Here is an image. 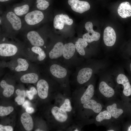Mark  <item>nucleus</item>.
Listing matches in <instances>:
<instances>
[{
	"instance_id": "nucleus-1",
	"label": "nucleus",
	"mask_w": 131,
	"mask_h": 131,
	"mask_svg": "<svg viewBox=\"0 0 131 131\" xmlns=\"http://www.w3.org/2000/svg\"><path fill=\"white\" fill-rule=\"evenodd\" d=\"M47 117L52 127L59 131H66L74 122V116L56 105L49 107Z\"/></svg>"
},
{
	"instance_id": "nucleus-2",
	"label": "nucleus",
	"mask_w": 131,
	"mask_h": 131,
	"mask_svg": "<svg viewBox=\"0 0 131 131\" xmlns=\"http://www.w3.org/2000/svg\"><path fill=\"white\" fill-rule=\"evenodd\" d=\"M94 91L93 85L90 84L84 91L78 89L72 93L71 100L74 112V115L84 104L92 98Z\"/></svg>"
},
{
	"instance_id": "nucleus-3",
	"label": "nucleus",
	"mask_w": 131,
	"mask_h": 131,
	"mask_svg": "<svg viewBox=\"0 0 131 131\" xmlns=\"http://www.w3.org/2000/svg\"><path fill=\"white\" fill-rule=\"evenodd\" d=\"M55 105L74 117V112L72 104L71 97L60 92L55 98Z\"/></svg>"
},
{
	"instance_id": "nucleus-4",
	"label": "nucleus",
	"mask_w": 131,
	"mask_h": 131,
	"mask_svg": "<svg viewBox=\"0 0 131 131\" xmlns=\"http://www.w3.org/2000/svg\"><path fill=\"white\" fill-rule=\"evenodd\" d=\"M36 87L38 96L41 99H49V98L51 96L54 98L51 94L55 98L56 97L50 93L49 85L46 80L43 79L40 80L37 83Z\"/></svg>"
},
{
	"instance_id": "nucleus-5",
	"label": "nucleus",
	"mask_w": 131,
	"mask_h": 131,
	"mask_svg": "<svg viewBox=\"0 0 131 131\" xmlns=\"http://www.w3.org/2000/svg\"><path fill=\"white\" fill-rule=\"evenodd\" d=\"M85 28L88 32L83 35V39L89 43L99 40L100 36V34L93 30V24L91 22H88L86 23L85 25Z\"/></svg>"
},
{
	"instance_id": "nucleus-6",
	"label": "nucleus",
	"mask_w": 131,
	"mask_h": 131,
	"mask_svg": "<svg viewBox=\"0 0 131 131\" xmlns=\"http://www.w3.org/2000/svg\"><path fill=\"white\" fill-rule=\"evenodd\" d=\"M44 18V15L41 11L35 10L26 14L25 16V19L28 25H33L40 22Z\"/></svg>"
},
{
	"instance_id": "nucleus-7",
	"label": "nucleus",
	"mask_w": 131,
	"mask_h": 131,
	"mask_svg": "<svg viewBox=\"0 0 131 131\" xmlns=\"http://www.w3.org/2000/svg\"><path fill=\"white\" fill-rule=\"evenodd\" d=\"M68 3L71 6L73 10L80 14L89 10L90 8L89 4L86 1L79 0H68Z\"/></svg>"
},
{
	"instance_id": "nucleus-8",
	"label": "nucleus",
	"mask_w": 131,
	"mask_h": 131,
	"mask_svg": "<svg viewBox=\"0 0 131 131\" xmlns=\"http://www.w3.org/2000/svg\"><path fill=\"white\" fill-rule=\"evenodd\" d=\"M73 23V20L70 18L68 15L62 14L57 15L55 16L53 26L56 29L61 30L63 28L65 25H70Z\"/></svg>"
},
{
	"instance_id": "nucleus-9",
	"label": "nucleus",
	"mask_w": 131,
	"mask_h": 131,
	"mask_svg": "<svg viewBox=\"0 0 131 131\" xmlns=\"http://www.w3.org/2000/svg\"><path fill=\"white\" fill-rule=\"evenodd\" d=\"M116 35L114 30L112 27L108 26L104 32L103 40L104 43L107 46H111L115 43Z\"/></svg>"
},
{
	"instance_id": "nucleus-10",
	"label": "nucleus",
	"mask_w": 131,
	"mask_h": 131,
	"mask_svg": "<svg viewBox=\"0 0 131 131\" xmlns=\"http://www.w3.org/2000/svg\"><path fill=\"white\" fill-rule=\"evenodd\" d=\"M18 49L15 45L9 43H2L0 44V55L2 57L13 56L17 52Z\"/></svg>"
},
{
	"instance_id": "nucleus-11",
	"label": "nucleus",
	"mask_w": 131,
	"mask_h": 131,
	"mask_svg": "<svg viewBox=\"0 0 131 131\" xmlns=\"http://www.w3.org/2000/svg\"><path fill=\"white\" fill-rule=\"evenodd\" d=\"M92 73V69L89 68H85L80 70L76 77L77 83L82 85L87 82L90 78Z\"/></svg>"
},
{
	"instance_id": "nucleus-12",
	"label": "nucleus",
	"mask_w": 131,
	"mask_h": 131,
	"mask_svg": "<svg viewBox=\"0 0 131 131\" xmlns=\"http://www.w3.org/2000/svg\"><path fill=\"white\" fill-rule=\"evenodd\" d=\"M116 81L118 83L123 86L124 95L127 97L131 95V86L127 77L124 74H120L117 76Z\"/></svg>"
},
{
	"instance_id": "nucleus-13",
	"label": "nucleus",
	"mask_w": 131,
	"mask_h": 131,
	"mask_svg": "<svg viewBox=\"0 0 131 131\" xmlns=\"http://www.w3.org/2000/svg\"><path fill=\"white\" fill-rule=\"evenodd\" d=\"M27 37L31 44L34 46L41 47L44 44L43 40L36 31H32L29 32L27 34Z\"/></svg>"
},
{
	"instance_id": "nucleus-14",
	"label": "nucleus",
	"mask_w": 131,
	"mask_h": 131,
	"mask_svg": "<svg viewBox=\"0 0 131 131\" xmlns=\"http://www.w3.org/2000/svg\"><path fill=\"white\" fill-rule=\"evenodd\" d=\"M50 70L53 76L59 79H62L65 78L67 73L66 68L56 64L53 65L51 66Z\"/></svg>"
},
{
	"instance_id": "nucleus-15",
	"label": "nucleus",
	"mask_w": 131,
	"mask_h": 131,
	"mask_svg": "<svg viewBox=\"0 0 131 131\" xmlns=\"http://www.w3.org/2000/svg\"><path fill=\"white\" fill-rule=\"evenodd\" d=\"M117 12L119 15L123 18L131 16V5L127 1L121 3L119 6Z\"/></svg>"
},
{
	"instance_id": "nucleus-16",
	"label": "nucleus",
	"mask_w": 131,
	"mask_h": 131,
	"mask_svg": "<svg viewBox=\"0 0 131 131\" xmlns=\"http://www.w3.org/2000/svg\"><path fill=\"white\" fill-rule=\"evenodd\" d=\"M6 17L14 30H18L21 29L22 26L21 20L15 13L11 11L8 12L6 15Z\"/></svg>"
},
{
	"instance_id": "nucleus-17",
	"label": "nucleus",
	"mask_w": 131,
	"mask_h": 131,
	"mask_svg": "<svg viewBox=\"0 0 131 131\" xmlns=\"http://www.w3.org/2000/svg\"><path fill=\"white\" fill-rule=\"evenodd\" d=\"M20 120L24 129L26 131H32L33 127V123L31 116L28 113H23L21 116Z\"/></svg>"
},
{
	"instance_id": "nucleus-18",
	"label": "nucleus",
	"mask_w": 131,
	"mask_h": 131,
	"mask_svg": "<svg viewBox=\"0 0 131 131\" xmlns=\"http://www.w3.org/2000/svg\"><path fill=\"white\" fill-rule=\"evenodd\" d=\"M99 90L100 92L103 96L107 98L112 97L115 93L114 89L103 81L100 83L99 86Z\"/></svg>"
},
{
	"instance_id": "nucleus-19",
	"label": "nucleus",
	"mask_w": 131,
	"mask_h": 131,
	"mask_svg": "<svg viewBox=\"0 0 131 131\" xmlns=\"http://www.w3.org/2000/svg\"><path fill=\"white\" fill-rule=\"evenodd\" d=\"M81 108L91 109L95 113H98L102 109L101 105L92 98L84 104L80 108Z\"/></svg>"
},
{
	"instance_id": "nucleus-20",
	"label": "nucleus",
	"mask_w": 131,
	"mask_h": 131,
	"mask_svg": "<svg viewBox=\"0 0 131 131\" xmlns=\"http://www.w3.org/2000/svg\"><path fill=\"white\" fill-rule=\"evenodd\" d=\"M64 45L61 42L57 43L49 53V56L51 59H55L63 55V49Z\"/></svg>"
},
{
	"instance_id": "nucleus-21",
	"label": "nucleus",
	"mask_w": 131,
	"mask_h": 131,
	"mask_svg": "<svg viewBox=\"0 0 131 131\" xmlns=\"http://www.w3.org/2000/svg\"><path fill=\"white\" fill-rule=\"evenodd\" d=\"M75 45L72 43L70 42L64 45L63 55L66 59H69L74 55L75 50Z\"/></svg>"
},
{
	"instance_id": "nucleus-22",
	"label": "nucleus",
	"mask_w": 131,
	"mask_h": 131,
	"mask_svg": "<svg viewBox=\"0 0 131 131\" xmlns=\"http://www.w3.org/2000/svg\"><path fill=\"white\" fill-rule=\"evenodd\" d=\"M106 109L110 114L112 117L116 119L119 118L123 113V110L121 108H118L117 105L115 103L107 106Z\"/></svg>"
},
{
	"instance_id": "nucleus-23",
	"label": "nucleus",
	"mask_w": 131,
	"mask_h": 131,
	"mask_svg": "<svg viewBox=\"0 0 131 131\" xmlns=\"http://www.w3.org/2000/svg\"><path fill=\"white\" fill-rule=\"evenodd\" d=\"M0 85L3 89V94L4 97H9L13 94L15 89L13 86L8 84L4 80L1 81Z\"/></svg>"
},
{
	"instance_id": "nucleus-24",
	"label": "nucleus",
	"mask_w": 131,
	"mask_h": 131,
	"mask_svg": "<svg viewBox=\"0 0 131 131\" xmlns=\"http://www.w3.org/2000/svg\"><path fill=\"white\" fill-rule=\"evenodd\" d=\"M39 79L38 75L34 73L25 74L20 78L21 81L24 83H34L36 82Z\"/></svg>"
},
{
	"instance_id": "nucleus-25",
	"label": "nucleus",
	"mask_w": 131,
	"mask_h": 131,
	"mask_svg": "<svg viewBox=\"0 0 131 131\" xmlns=\"http://www.w3.org/2000/svg\"><path fill=\"white\" fill-rule=\"evenodd\" d=\"M75 45L78 52L82 56L84 55L85 53L84 48L87 46V42L83 38H79L76 42Z\"/></svg>"
},
{
	"instance_id": "nucleus-26",
	"label": "nucleus",
	"mask_w": 131,
	"mask_h": 131,
	"mask_svg": "<svg viewBox=\"0 0 131 131\" xmlns=\"http://www.w3.org/2000/svg\"><path fill=\"white\" fill-rule=\"evenodd\" d=\"M17 61L18 65L15 68L16 71L18 72L25 71L28 69L29 65L25 59L18 58L17 60Z\"/></svg>"
},
{
	"instance_id": "nucleus-27",
	"label": "nucleus",
	"mask_w": 131,
	"mask_h": 131,
	"mask_svg": "<svg viewBox=\"0 0 131 131\" xmlns=\"http://www.w3.org/2000/svg\"><path fill=\"white\" fill-rule=\"evenodd\" d=\"M112 116L110 114L107 110L100 112L96 116L95 119L96 122H100L104 120L110 119Z\"/></svg>"
},
{
	"instance_id": "nucleus-28",
	"label": "nucleus",
	"mask_w": 131,
	"mask_h": 131,
	"mask_svg": "<svg viewBox=\"0 0 131 131\" xmlns=\"http://www.w3.org/2000/svg\"><path fill=\"white\" fill-rule=\"evenodd\" d=\"M33 52L38 54L37 59L39 61H41L44 59L46 57V54L44 51L39 46H33L31 49Z\"/></svg>"
},
{
	"instance_id": "nucleus-29",
	"label": "nucleus",
	"mask_w": 131,
	"mask_h": 131,
	"mask_svg": "<svg viewBox=\"0 0 131 131\" xmlns=\"http://www.w3.org/2000/svg\"><path fill=\"white\" fill-rule=\"evenodd\" d=\"M29 9V6L27 4H25L21 6L16 7L14 10L17 15L21 16L27 13Z\"/></svg>"
},
{
	"instance_id": "nucleus-30",
	"label": "nucleus",
	"mask_w": 131,
	"mask_h": 131,
	"mask_svg": "<svg viewBox=\"0 0 131 131\" xmlns=\"http://www.w3.org/2000/svg\"><path fill=\"white\" fill-rule=\"evenodd\" d=\"M14 110L13 107L12 106L7 107L0 106V116H3L9 114Z\"/></svg>"
},
{
	"instance_id": "nucleus-31",
	"label": "nucleus",
	"mask_w": 131,
	"mask_h": 131,
	"mask_svg": "<svg viewBox=\"0 0 131 131\" xmlns=\"http://www.w3.org/2000/svg\"><path fill=\"white\" fill-rule=\"evenodd\" d=\"M37 8L40 10H44L49 6V2L45 0H37Z\"/></svg>"
},
{
	"instance_id": "nucleus-32",
	"label": "nucleus",
	"mask_w": 131,
	"mask_h": 131,
	"mask_svg": "<svg viewBox=\"0 0 131 131\" xmlns=\"http://www.w3.org/2000/svg\"><path fill=\"white\" fill-rule=\"evenodd\" d=\"M38 93L37 91L34 87L31 88L29 90H27L26 91V96L30 100L32 99L34 95H36Z\"/></svg>"
},
{
	"instance_id": "nucleus-33",
	"label": "nucleus",
	"mask_w": 131,
	"mask_h": 131,
	"mask_svg": "<svg viewBox=\"0 0 131 131\" xmlns=\"http://www.w3.org/2000/svg\"><path fill=\"white\" fill-rule=\"evenodd\" d=\"M13 131V127L10 126H4L0 124V131Z\"/></svg>"
},
{
	"instance_id": "nucleus-34",
	"label": "nucleus",
	"mask_w": 131,
	"mask_h": 131,
	"mask_svg": "<svg viewBox=\"0 0 131 131\" xmlns=\"http://www.w3.org/2000/svg\"><path fill=\"white\" fill-rule=\"evenodd\" d=\"M25 98L20 96H17L15 99V102H17L18 105H20L22 104L24 102Z\"/></svg>"
},
{
	"instance_id": "nucleus-35",
	"label": "nucleus",
	"mask_w": 131,
	"mask_h": 131,
	"mask_svg": "<svg viewBox=\"0 0 131 131\" xmlns=\"http://www.w3.org/2000/svg\"><path fill=\"white\" fill-rule=\"evenodd\" d=\"M16 93L17 96H20L25 98L26 96V92L24 90H21L17 89L16 90Z\"/></svg>"
},
{
	"instance_id": "nucleus-36",
	"label": "nucleus",
	"mask_w": 131,
	"mask_h": 131,
	"mask_svg": "<svg viewBox=\"0 0 131 131\" xmlns=\"http://www.w3.org/2000/svg\"><path fill=\"white\" fill-rule=\"evenodd\" d=\"M26 111L28 113H31L33 112L34 109L32 107H28L26 108Z\"/></svg>"
},
{
	"instance_id": "nucleus-37",
	"label": "nucleus",
	"mask_w": 131,
	"mask_h": 131,
	"mask_svg": "<svg viewBox=\"0 0 131 131\" xmlns=\"http://www.w3.org/2000/svg\"><path fill=\"white\" fill-rule=\"evenodd\" d=\"M30 106V103L27 101H26L24 103L23 105V106L25 108L29 107Z\"/></svg>"
},
{
	"instance_id": "nucleus-38",
	"label": "nucleus",
	"mask_w": 131,
	"mask_h": 131,
	"mask_svg": "<svg viewBox=\"0 0 131 131\" xmlns=\"http://www.w3.org/2000/svg\"><path fill=\"white\" fill-rule=\"evenodd\" d=\"M8 0H0V2H5Z\"/></svg>"
},
{
	"instance_id": "nucleus-39",
	"label": "nucleus",
	"mask_w": 131,
	"mask_h": 131,
	"mask_svg": "<svg viewBox=\"0 0 131 131\" xmlns=\"http://www.w3.org/2000/svg\"><path fill=\"white\" fill-rule=\"evenodd\" d=\"M35 131H43V130H40V129H36V130Z\"/></svg>"
},
{
	"instance_id": "nucleus-40",
	"label": "nucleus",
	"mask_w": 131,
	"mask_h": 131,
	"mask_svg": "<svg viewBox=\"0 0 131 131\" xmlns=\"http://www.w3.org/2000/svg\"><path fill=\"white\" fill-rule=\"evenodd\" d=\"M107 131H114V130H107Z\"/></svg>"
},
{
	"instance_id": "nucleus-41",
	"label": "nucleus",
	"mask_w": 131,
	"mask_h": 131,
	"mask_svg": "<svg viewBox=\"0 0 131 131\" xmlns=\"http://www.w3.org/2000/svg\"><path fill=\"white\" fill-rule=\"evenodd\" d=\"M130 70L131 71V63L130 64Z\"/></svg>"
}]
</instances>
